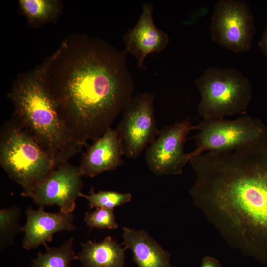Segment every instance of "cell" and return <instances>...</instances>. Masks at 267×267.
<instances>
[{
    "label": "cell",
    "mask_w": 267,
    "mask_h": 267,
    "mask_svg": "<svg viewBox=\"0 0 267 267\" xmlns=\"http://www.w3.org/2000/svg\"><path fill=\"white\" fill-rule=\"evenodd\" d=\"M195 83L200 94L197 111L203 120L240 114L252 98L249 80L233 68H208Z\"/></svg>",
    "instance_id": "obj_5"
},
{
    "label": "cell",
    "mask_w": 267,
    "mask_h": 267,
    "mask_svg": "<svg viewBox=\"0 0 267 267\" xmlns=\"http://www.w3.org/2000/svg\"><path fill=\"white\" fill-rule=\"evenodd\" d=\"M21 211L20 208L12 206L0 210V248L3 250L13 244L14 237L21 231L19 224Z\"/></svg>",
    "instance_id": "obj_18"
},
{
    "label": "cell",
    "mask_w": 267,
    "mask_h": 267,
    "mask_svg": "<svg viewBox=\"0 0 267 267\" xmlns=\"http://www.w3.org/2000/svg\"><path fill=\"white\" fill-rule=\"evenodd\" d=\"M81 246L78 260L84 267H125L126 249L110 236L100 242L89 240Z\"/></svg>",
    "instance_id": "obj_15"
},
{
    "label": "cell",
    "mask_w": 267,
    "mask_h": 267,
    "mask_svg": "<svg viewBox=\"0 0 267 267\" xmlns=\"http://www.w3.org/2000/svg\"><path fill=\"white\" fill-rule=\"evenodd\" d=\"M80 197L85 198L90 209L107 208L114 209L131 201L132 196L130 193H120L115 191L99 190L95 192L91 188L89 194L82 193Z\"/></svg>",
    "instance_id": "obj_19"
},
{
    "label": "cell",
    "mask_w": 267,
    "mask_h": 267,
    "mask_svg": "<svg viewBox=\"0 0 267 267\" xmlns=\"http://www.w3.org/2000/svg\"><path fill=\"white\" fill-rule=\"evenodd\" d=\"M153 13V5L144 3L137 23L123 38L125 49L134 56L139 68L144 66L148 55L160 53L169 43L168 35L154 24Z\"/></svg>",
    "instance_id": "obj_11"
},
{
    "label": "cell",
    "mask_w": 267,
    "mask_h": 267,
    "mask_svg": "<svg viewBox=\"0 0 267 267\" xmlns=\"http://www.w3.org/2000/svg\"><path fill=\"white\" fill-rule=\"evenodd\" d=\"M127 53L101 39L76 35L44 61L60 117L86 146L111 128L134 96Z\"/></svg>",
    "instance_id": "obj_1"
},
{
    "label": "cell",
    "mask_w": 267,
    "mask_h": 267,
    "mask_svg": "<svg viewBox=\"0 0 267 267\" xmlns=\"http://www.w3.org/2000/svg\"><path fill=\"white\" fill-rule=\"evenodd\" d=\"M256 143L189 160L194 203L229 243L254 256L258 239H267V162L258 159Z\"/></svg>",
    "instance_id": "obj_2"
},
{
    "label": "cell",
    "mask_w": 267,
    "mask_h": 267,
    "mask_svg": "<svg viewBox=\"0 0 267 267\" xmlns=\"http://www.w3.org/2000/svg\"><path fill=\"white\" fill-rule=\"evenodd\" d=\"M259 46L261 51L267 56V23L259 42Z\"/></svg>",
    "instance_id": "obj_22"
},
{
    "label": "cell",
    "mask_w": 267,
    "mask_h": 267,
    "mask_svg": "<svg viewBox=\"0 0 267 267\" xmlns=\"http://www.w3.org/2000/svg\"><path fill=\"white\" fill-rule=\"evenodd\" d=\"M254 31L253 15L245 1L220 0L216 3L210 27L215 43L234 52L248 51Z\"/></svg>",
    "instance_id": "obj_7"
},
{
    "label": "cell",
    "mask_w": 267,
    "mask_h": 267,
    "mask_svg": "<svg viewBox=\"0 0 267 267\" xmlns=\"http://www.w3.org/2000/svg\"><path fill=\"white\" fill-rule=\"evenodd\" d=\"M74 238L72 237L59 247L44 246L45 251L39 252L32 261V267H70L72 261L78 260V255L73 249Z\"/></svg>",
    "instance_id": "obj_17"
},
{
    "label": "cell",
    "mask_w": 267,
    "mask_h": 267,
    "mask_svg": "<svg viewBox=\"0 0 267 267\" xmlns=\"http://www.w3.org/2000/svg\"><path fill=\"white\" fill-rule=\"evenodd\" d=\"M123 156L118 131L110 128L82 154L79 170L83 176L93 178L121 165Z\"/></svg>",
    "instance_id": "obj_13"
},
{
    "label": "cell",
    "mask_w": 267,
    "mask_h": 267,
    "mask_svg": "<svg viewBox=\"0 0 267 267\" xmlns=\"http://www.w3.org/2000/svg\"><path fill=\"white\" fill-rule=\"evenodd\" d=\"M154 95L140 92L123 110L117 129L124 156L135 159L156 138L158 131L155 117Z\"/></svg>",
    "instance_id": "obj_8"
},
{
    "label": "cell",
    "mask_w": 267,
    "mask_h": 267,
    "mask_svg": "<svg viewBox=\"0 0 267 267\" xmlns=\"http://www.w3.org/2000/svg\"><path fill=\"white\" fill-rule=\"evenodd\" d=\"M200 267H222L219 261L211 256H206L202 259Z\"/></svg>",
    "instance_id": "obj_21"
},
{
    "label": "cell",
    "mask_w": 267,
    "mask_h": 267,
    "mask_svg": "<svg viewBox=\"0 0 267 267\" xmlns=\"http://www.w3.org/2000/svg\"><path fill=\"white\" fill-rule=\"evenodd\" d=\"M0 164L21 186L24 197L57 167L48 153L13 117L1 130Z\"/></svg>",
    "instance_id": "obj_4"
},
{
    "label": "cell",
    "mask_w": 267,
    "mask_h": 267,
    "mask_svg": "<svg viewBox=\"0 0 267 267\" xmlns=\"http://www.w3.org/2000/svg\"><path fill=\"white\" fill-rule=\"evenodd\" d=\"M195 129L197 126L187 120L163 128L145 152L149 170L158 176L181 174L190 160L184 152V144L187 135Z\"/></svg>",
    "instance_id": "obj_9"
},
{
    "label": "cell",
    "mask_w": 267,
    "mask_h": 267,
    "mask_svg": "<svg viewBox=\"0 0 267 267\" xmlns=\"http://www.w3.org/2000/svg\"><path fill=\"white\" fill-rule=\"evenodd\" d=\"M18 3L22 13L34 27L54 21L62 8L61 2L57 0H20Z\"/></svg>",
    "instance_id": "obj_16"
},
{
    "label": "cell",
    "mask_w": 267,
    "mask_h": 267,
    "mask_svg": "<svg viewBox=\"0 0 267 267\" xmlns=\"http://www.w3.org/2000/svg\"><path fill=\"white\" fill-rule=\"evenodd\" d=\"M25 213L26 221L21 231L24 232L22 245L26 250L51 242L53 235L57 232L76 229L72 213L60 210L56 213L47 212L43 207H39L38 210L29 207Z\"/></svg>",
    "instance_id": "obj_12"
},
{
    "label": "cell",
    "mask_w": 267,
    "mask_h": 267,
    "mask_svg": "<svg viewBox=\"0 0 267 267\" xmlns=\"http://www.w3.org/2000/svg\"><path fill=\"white\" fill-rule=\"evenodd\" d=\"M197 130L196 148L188 153L190 158L207 152L233 150L260 139L265 132L262 125L249 116L233 120H203Z\"/></svg>",
    "instance_id": "obj_6"
},
{
    "label": "cell",
    "mask_w": 267,
    "mask_h": 267,
    "mask_svg": "<svg viewBox=\"0 0 267 267\" xmlns=\"http://www.w3.org/2000/svg\"><path fill=\"white\" fill-rule=\"evenodd\" d=\"M84 221L90 229H114L118 227L114 214V209L96 208L91 212H86Z\"/></svg>",
    "instance_id": "obj_20"
},
{
    "label": "cell",
    "mask_w": 267,
    "mask_h": 267,
    "mask_svg": "<svg viewBox=\"0 0 267 267\" xmlns=\"http://www.w3.org/2000/svg\"><path fill=\"white\" fill-rule=\"evenodd\" d=\"M8 97L14 106L13 117L48 153L57 167L68 162L85 146L60 117L46 84L44 62L19 75Z\"/></svg>",
    "instance_id": "obj_3"
},
{
    "label": "cell",
    "mask_w": 267,
    "mask_h": 267,
    "mask_svg": "<svg viewBox=\"0 0 267 267\" xmlns=\"http://www.w3.org/2000/svg\"><path fill=\"white\" fill-rule=\"evenodd\" d=\"M122 236L125 247L131 250L138 267H172L171 254L146 231L123 227Z\"/></svg>",
    "instance_id": "obj_14"
},
{
    "label": "cell",
    "mask_w": 267,
    "mask_h": 267,
    "mask_svg": "<svg viewBox=\"0 0 267 267\" xmlns=\"http://www.w3.org/2000/svg\"><path fill=\"white\" fill-rule=\"evenodd\" d=\"M82 177L79 167L63 163L25 197L32 199L39 207L56 205L60 211L72 213L76 199L82 193Z\"/></svg>",
    "instance_id": "obj_10"
}]
</instances>
